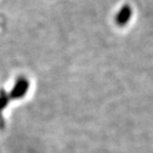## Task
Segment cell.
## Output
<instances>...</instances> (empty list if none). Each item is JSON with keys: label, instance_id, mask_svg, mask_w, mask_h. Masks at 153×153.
Wrapping results in <instances>:
<instances>
[{"label": "cell", "instance_id": "cell-1", "mask_svg": "<svg viewBox=\"0 0 153 153\" xmlns=\"http://www.w3.org/2000/svg\"><path fill=\"white\" fill-rule=\"evenodd\" d=\"M29 89V81L24 78V76H20V78L16 81V84L14 88L10 92V98L12 99H19V98L23 97L27 91Z\"/></svg>", "mask_w": 153, "mask_h": 153}, {"label": "cell", "instance_id": "cell-2", "mask_svg": "<svg viewBox=\"0 0 153 153\" xmlns=\"http://www.w3.org/2000/svg\"><path fill=\"white\" fill-rule=\"evenodd\" d=\"M133 14L132 8L128 5H125L121 7V9L119 10L118 13L115 16V23L119 27H124L126 26L128 21L131 19V16Z\"/></svg>", "mask_w": 153, "mask_h": 153}, {"label": "cell", "instance_id": "cell-3", "mask_svg": "<svg viewBox=\"0 0 153 153\" xmlns=\"http://www.w3.org/2000/svg\"><path fill=\"white\" fill-rule=\"evenodd\" d=\"M7 102H8V98L7 96V93L2 90L0 91V113L4 110V108L7 106Z\"/></svg>", "mask_w": 153, "mask_h": 153}]
</instances>
